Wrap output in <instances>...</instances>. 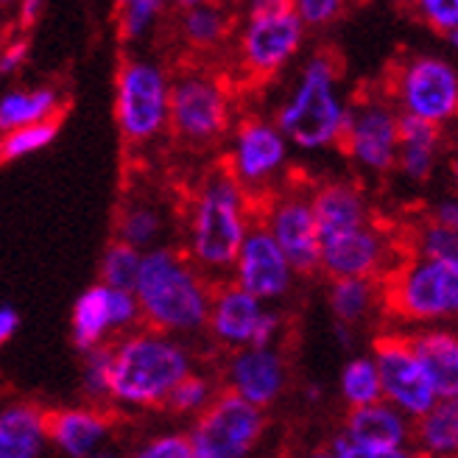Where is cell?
Listing matches in <instances>:
<instances>
[{
    "mask_svg": "<svg viewBox=\"0 0 458 458\" xmlns=\"http://www.w3.org/2000/svg\"><path fill=\"white\" fill-rule=\"evenodd\" d=\"M447 39H450V42H453V48H455V51H458V26H455V29H453V31H450V34H447Z\"/></svg>",
    "mask_w": 458,
    "mask_h": 458,
    "instance_id": "cell-48",
    "label": "cell"
},
{
    "mask_svg": "<svg viewBox=\"0 0 458 458\" xmlns=\"http://www.w3.org/2000/svg\"><path fill=\"white\" fill-rule=\"evenodd\" d=\"M0 76H4V73H0Z\"/></svg>",
    "mask_w": 458,
    "mask_h": 458,
    "instance_id": "cell-52",
    "label": "cell"
},
{
    "mask_svg": "<svg viewBox=\"0 0 458 458\" xmlns=\"http://www.w3.org/2000/svg\"><path fill=\"white\" fill-rule=\"evenodd\" d=\"M56 131H59V123L54 118H48V121H37V123H29V126H20V129L0 134V143H4V159H20V157H29L45 146H51Z\"/></svg>",
    "mask_w": 458,
    "mask_h": 458,
    "instance_id": "cell-34",
    "label": "cell"
},
{
    "mask_svg": "<svg viewBox=\"0 0 458 458\" xmlns=\"http://www.w3.org/2000/svg\"><path fill=\"white\" fill-rule=\"evenodd\" d=\"M372 358L380 372L383 400L400 408L408 420H420L439 400L422 369V363L411 347L408 333H386L375 338Z\"/></svg>",
    "mask_w": 458,
    "mask_h": 458,
    "instance_id": "cell-13",
    "label": "cell"
},
{
    "mask_svg": "<svg viewBox=\"0 0 458 458\" xmlns=\"http://www.w3.org/2000/svg\"><path fill=\"white\" fill-rule=\"evenodd\" d=\"M335 338H338V344L341 347H352V325H347V322H338L335 318Z\"/></svg>",
    "mask_w": 458,
    "mask_h": 458,
    "instance_id": "cell-45",
    "label": "cell"
},
{
    "mask_svg": "<svg viewBox=\"0 0 458 458\" xmlns=\"http://www.w3.org/2000/svg\"><path fill=\"white\" fill-rule=\"evenodd\" d=\"M26 56H29V45L26 42H12L9 48L0 54V73H12V71H17V67L26 62Z\"/></svg>",
    "mask_w": 458,
    "mask_h": 458,
    "instance_id": "cell-41",
    "label": "cell"
},
{
    "mask_svg": "<svg viewBox=\"0 0 458 458\" xmlns=\"http://www.w3.org/2000/svg\"><path fill=\"white\" fill-rule=\"evenodd\" d=\"M0 163H4V143H0Z\"/></svg>",
    "mask_w": 458,
    "mask_h": 458,
    "instance_id": "cell-49",
    "label": "cell"
},
{
    "mask_svg": "<svg viewBox=\"0 0 458 458\" xmlns=\"http://www.w3.org/2000/svg\"><path fill=\"white\" fill-rule=\"evenodd\" d=\"M56 112H59L56 89H48V87L14 89V93H6L0 98V134L37 123V121H48Z\"/></svg>",
    "mask_w": 458,
    "mask_h": 458,
    "instance_id": "cell-27",
    "label": "cell"
},
{
    "mask_svg": "<svg viewBox=\"0 0 458 458\" xmlns=\"http://www.w3.org/2000/svg\"><path fill=\"white\" fill-rule=\"evenodd\" d=\"M293 277H296V271L291 260L285 258V251L274 241L268 226L260 218H255L241 243L238 260L233 266V283H238L249 293H255L263 302H274V300H283L291 291Z\"/></svg>",
    "mask_w": 458,
    "mask_h": 458,
    "instance_id": "cell-15",
    "label": "cell"
},
{
    "mask_svg": "<svg viewBox=\"0 0 458 458\" xmlns=\"http://www.w3.org/2000/svg\"><path fill=\"white\" fill-rule=\"evenodd\" d=\"M288 383L285 358L274 347H241L233 350L226 366V388L243 400L268 408L280 400Z\"/></svg>",
    "mask_w": 458,
    "mask_h": 458,
    "instance_id": "cell-18",
    "label": "cell"
},
{
    "mask_svg": "<svg viewBox=\"0 0 458 458\" xmlns=\"http://www.w3.org/2000/svg\"><path fill=\"white\" fill-rule=\"evenodd\" d=\"M140 263H143V249H137L126 241H114L101 263V283L112 285V288H129L134 291L137 274H140Z\"/></svg>",
    "mask_w": 458,
    "mask_h": 458,
    "instance_id": "cell-32",
    "label": "cell"
},
{
    "mask_svg": "<svg viewBox=\"0 0 458 458\" xmlns=\"http://www.w3.org/2000/svg\"><path fill=\"white\" fill-rule=\"evenodd\" d=\"M414 430L408 417L392 403L377 400L369 405L350 408L347 422L330 442V455L335 458H403Z\"/></svg>",
    "mask_w": 458,
    "mask_h": 458,
    "instance_id": "cell-12",
    "label": "cell"
},
{
    "mask_svg": "<svg viewBox=\"0 0 458 458\" xmlns=\"http://www.w3.org/2000/svg\"><path fill=\"white\" fill-rule=\"evenodd\" d=\"M163 4L159 0H131L121 6V31L126 39H140L151 26L154 17L159 14Z\"/></svg>",
    "mask_w": 458,
    "mask_h": 458,
    "instance_id": "cell-38",
    "label": "cell"
},
{
    "mask_svg": "<svg viewBox=\"0 0 458 458\" xmlns=\"http://www.w3.org/2000/svg\"><path fill=\"white\" fill-rule=\"evenodd\" d=\"M338 148L369 174L397 168L400 109L383 98H360L347 106Z\"/></svg>",
    "mask_w": 458,
    "mask_h": 458,
    "instance_id": "cell-10",
    "label": "cell"
},
{
    "mask_svg": "<svg viewBox=\"0 0 458 458\" xmlns=\"http://www.w3.org/2000/svg\"><path fill=\"white\" fill-rule=\"evenodd\" d=\"M433 216L453 224L458 229V199H447V201H439L437 208H433Z\"/></svg>",
    "mask_w": 458,
    "mask_h": 458,
    "instance_id": "cell-43",
    "label": "cell"
},
{
    "mask_svg": "<svg viewBox=\"0 0 458 458\" xmlns=\"http://www.w3.org/2000/svg\"><path fill=\"white\" fill-rule=\"evenodd\" d=\"M188 372H193L191 355L171 333L151 327L126 335L112 347L109 400L129 408H159Z\"/></svg>",
    "mask_w": 458,
    "mask_h": 458,
    "instance_id": "cell-3",
    "label": "cell"
},
{
    "mask_svg": "<svg viewBox=\"0 0 458 458\" xmlns=\"http://www.w3.org/2000/svg\"><path fill=\"white\" fill-rule=\"evenodd\" d=\"M48 442V414L20 403L0 411V458H37Z\"/></svg>",
    "mask_w": 458,
    "mask_h": 458,
    "instance_id": "cell-24",
    "label": "cell"
},
{
    "mask_svg": "<svg viewBox=\"0 0 458 458\" xmlns=\"http://www.w3.org/2000/svg\"><path fill=\"white\" fill-rule=\"evenodd\" d=\"M305 39V22L293 0H249L243 31L238 37V59L251 79H271L296 56Z\"/></svg>",
    "mask_w": 458,
    "mask_h": 458,
    "instance_id": "cell-6",
    "label": "cell"
},
{
    "mask_svg": "<svg viewBox=\"0 0 458 458\" xmlns=\"http://www.w3.org/2000/svg\"><path fill=\"white\" fill-rule=\"evenodd\" d=\"M112 330L109 318V285L98 283L93 288H87L79 302L73 305V318H71V333L73 344L79 350H93L98 344H104L106 333Z\"/></svg>",
    "mask_w": 458,
    "mask_h": 458,
    "instance_id": "cell-26",
    "label": "cell"
},
{
    "mask_svg": "<svg viewBox=\"0 0 458 458\" xmlns=\"http://www.w3.org/2000/svg\"><path fill=\"white\" fill-rule=\"evenodd\" d=\"M159 233H163V216H159V210H154L151 204L137 201L123 210L121 226H118L121 241H126L137 249H151L157 243Z\"/></svg>",
    "mask_w": 458,
    "mask_h": 458,
    "instance_id": "cell-33",
    "label": "cell"
},
{
    "mask_svg": "<svg viewBox=\"0 0 458 458\" xmlns=\"http://www.w3.org/2000/svg\"><path fill=\"white\" fill-rule=\"evenodd\" d=\"M39 9H42V0H22V6H20V22H22V26H31V22L39 17Z\"/></svg>",
    "mask_w": 458,
    "mask_h": 458,
    "instance_id": "cell-44",
    "label": "cell"
},
{
    "mask_svg": "<svg viewBox=\"0 0 458 458\" xmlns=\"http://www.w3.org/2000/svg\"><path fill=\"white\" fill-rule=\"evenodd\" d=\"M134 296L140 302L143 318L154 330L174 335L208 327L213 285L204 280V271L185 251L165 246L143 251Z\"/></svg>",
    "mask_w": 458,
    "mask_h": 458,
    "instance_id": "cell-1",
    "label": "cell"
},
{
    "mask_svg": "<svg viewBox=\"0 0 458 458\" xmlns=\"http://www.w3.org/2000/svg\"><path fill=\"white\" fill-rule=\"evenodd\" d=\"M310 204H313L322 241L369 224L366 199H363L360 188L352 185V182H344V179L322 182V185L310 191Z\"/></svg>",
    "mask_w": 458,
    "mask_h": 458,
    "instance_id": "cell-20",
    "label": "cell"
},
{
    "mask_svg": "<svg viewBox=\"0 0 458 458\" xmlns=\"http://www.w3.org/2000/svg\"><path fill=\"white\" fill-rule=\"evenodd\" d=\"M450 174H453V182H455V188H458V154L450 159Z\"/></svg>",
    "mask_w": 458,
    "mask_h": 458,
    "instance_id": "cell-46",
    "label": "cell"
},
{
    "mask_svg": "<svg viewBox=\"0 0 458 458\" xmlns=\"http://www.w3.org/2000/svg\"><path fill=\"white\" fill-rule=\"evenodd\" d=\"M338 64L333 56L316 54L302 71L293 96L277 112V126L288 143L305 151L338 146L347 106L338 98Z\"/></svg>",
    "mask_w": 458,
    "mask_h": 458,
    "instance_id": "cell-5",
    "label": "cell"
},
{
    "mask_svg": "<svg viewBox=\"0 0 458 458\" xmlns=\"http://www.w3.org/2000/svg\"><path fill=\"white\" fill-rule=\"evenodd\" d=\"M255 210L249 193L233 171L224 168L201 185L188 226V258L204 271H229L238 260L241 243L249 233Z\"/></svg>",
    "mask_w": 458,
    "mask_h": 458,
    "instance_id": "cell-2",
    "label": "cell"
},
{
    "mask_svg": "<svg viewBox=\"0 0 458 458\" xmlns=\"http://www.w3.org/2000/svg\"><path fill=\"white\" fill-rule=\"evenodd\" d=\"M118 4L123 6V4H131V0H118ZM159 4H163V0H159Z\"/></svg>",
    "mask_w": 458,
    "mask_h": 458,
    "instance_id": "cell-50",
    "label": "cell"
},
{
    "mask_svg": "<svg viewBox=\"0 0 458 458\" xmlns=\"http://www.w3.org/2000/svg\"><path fill=\"white\" fill-rule=\"evenodd\" d=\"M0 4H9V0H0Z\"/></svg>",
    "mask_w": 458,
    "mask_h": 458,
    "instance_id": "cell-51",
    "label": "cell"
},
{
    "mask_svg": "<svg viewBox=\"0 0 458 458\" xmlns=\"http://www.w3.org/2000/svg\"><path fill=\"white\" fill-rule=\"evenodd\" d=\"M260 221L280 243L300 277L322 271V235H318L310 193H283L266 204Z\"/></svg>",
    "mask_w": 458,
    "mask_h": 458,
    "instance_id": "cell-14",
    "label": "cell"
},
{
    "mask_svg": "<svg viewBox=\"0 0 458 458\" xmlns=\"http://www.w3.org/2000/svg\"><path fill=\"white\" fill-rule=\"evenodd\" d=\"M400 112L445 126L458 118V71L439 56H414L392 71V93Z\"/></svg>",
    "mask_w": 458,
    "mask_h": 458,
    "instance_id": "cell-9",
    "label": "cell"
},
{
    "mask_svg": "<svg viewBox=\"0 0 458 458\" xmlns=\"http://www.w3.org/2000/svg\"><path fill=\"white\" fill-rule=\"evenodd\" d=\"M81 388L89 400H109L112 388V347H98L87 350L84 369H81Z\"/></svg>",
    "mask_w": 458,
    "mask_h": 458,
    "instance_id": "cell-36",
    "label": "cell"
},
{
    "mask_svg": "<svg viewBox=\"0 0 458 458\" xmlns=\"http://www.w3.org/2000/svg\"><path fill=\"white\" fill-rule=\"evenodd\" d=\"M341 397L347 400L350 408L358 405H369L383 400V386H380V372H377V363L369 355H360L352 358L347 366L341 369Z\"/></svg>",
    "mask_w": 458,
    "mask_h": 458,
    "instance_id": "cell-31",
    "label": "cell"
},
{
    "mask_svg": "<svg viewBox=\"0 0 458 458\" xmlns=\"http://www.w3.org/2000/svg\"><path fill=\"white\" fill-rule=\"evenodd\" d=\"M118 126L129 143H151L168 126L171 112V81L154 62H126L118 76Z\"/></svg>",
    "mask_w": 458,
    "mask_h": 458,
    "instance_id": "cell-7",
    "label": "cell"
},
{
    "mask_svg": "<svg viewBox=\"0 0 458 458\" xmlns=\"http://www.w3.org/2000/svg\"><path fill=\"white\" fill-rule=\"evenodd\" d=\"M17 327H20L17 310L9 308V305H0V344H6L17 333Z\"/></svg>",
    "mask_w": 458,
    "mask_h": 458,
    "instance_id": "cell-42",
    "label": "cell"
},
{
    "mask_svg": "<svg viewBox=\"0 0 458 458\" xmlns=\"http://www.w3.org/2000/svg\"><path fill=\"white\" fill-rule=\"evenodd\" d=\"M422 369L439 397L458 394V333L447 327H425L408 333Z\"/></svg>",
    "mask_w": 458,
    "mask_h": 458,
    "instance_id": "cell-22",
    "label": "cell"
},
{
    "mask_svg": "<svg viewBox=\"0 0 458 458\" xmlns=\"http://www.w3.org/2000/svg\"><path fill=\"white\" fill-rule=\"evenodd\" d=\"M403 249L422 258L458 263V229L430 213L425 221L408 229V235L403 238Z\"/></svg>",
    "mask_w": 458,
    "mask_h": 458,
    "instance_id": "cell-30",
    "label": "cell"
},
{
    "mask_svg": "<svg viewBox=\"0 0 458 458\" xmlns=\"http://www.w3.org/2000/svg\"><path fill=\"white\" fill-rule=\"evenodd\" d=\"M143 458H193V442L191 437H182V433H168V437H157L140 447Z\"/></svg>",
    "mask_w": 458,
    "mask_h": 458,
    "instance_id": "cell-39",
    "label": "cell"
},
{
    "mask_svg": "<svg viewBox=\"0 0 458 458\" xmlns=\"http://www.w3.org/2000/svg\"><path fill=\"white\" fill-rule=\"evenodd\" d=\"M442 140V126L425 121L420 114L400 112V148L397 168L411 182H428L437 168V154Z\"/></svg>",
    "mask_w": 458,
    "mask_h": 458,
    "instance_id": "cell-23",
    "label": "cell"
},
{
    "mask_svg": "<svg viewBox=\"0 0 458 458\" xmlns=\"http://www.w3.org/2000/svg\"><path fill=\"white\" fill-rule=\"evenodd\" d=\"M171 131L191 146H208L229 126V96L208 73H182L171 81Z\"/></svg>",
    "mask_w": 458,
    "mask_h": 458,
    "instance_id": "cell-11",
    "label": "cell"
},
{
    "mask_svg": "<svg viewBox=\"0 0 458 458\" xmlns=\"http://www.w3.org/2000/svg\"><path fill=\"white\" fill-rule=\"evenodd\" d=\"M293 6L305 26L322 29L344 12V0H293Z\"/></svg>",
    "mask_w": 458,
    "mask_h": 458,
    "instance_id": "cell-40",
    "label": "cell"
},
{
    "mask_svg": "<svg viewBox=\"0 0 458 458\" xmlns=\"http://www.w3.org/2000/svg\"><path fill=\"white\" fill-rule=\"evenodd\" d=\"M179 29L191 48L210 51V48H218L229 37V31H233V17H229V12L221 4H216V0H204V4L185 9Z\"/></svg>",
    "mask_w": 458,
    "mask_h": 458,
    "instance_id": "cell-29",
    "label": "cell"
},
{
    "mask_svg": "<svg viewBox=\"0 0 458 458\" xmlns=\"http://www.w3.org/2000/svg\"><path fill=\"white\" fill-rule=\"evenodd\" d=\"M380 308L411 325L458 318V263L405 255L380 277Z\"/></svg>",
    "mask_w": 458,
    "mask_h": 458,
    "instance_id": "cell-4",
    "label": "cell"
},
{
    "mask_svg": "<svg viewBox=\"0 0 458 458\" xmlns=\"http://www.w3.org/2000/svg\"><path fill=\"white\" fill-rule=\"evenodd\" d=\"M196 4H204V0H176V6L188 9V6H196Z\"/></svg>",
    "mask_w": 458,
    "mask_h": 458,
    "instance_id": "cell-47",
    "label": "cell"
},
{
    "mask_svg": "<svg viewBox=\"0 0 458 458\" xmlns=\"http://www.w3.org/2000/svg\"><path fill=\"white\" fill-rule=\"evenodd\" d=\"M263 313L266 302L258 300L255 293H249L238 283H221L213 288L208 327L213 338L229 350L251 347L263 322Z\"/></svg>",
    "mask_w": 458,
    "mask_h": 458,
    "instance_id": "cell-19",
    "label": "cell"
},
{
    "mask_svg": "<svg viewBox=\"0 0 458 458\" xmlns=\"http://www.w3.org/2000/svg\"><path fill=\"white\" fill-rule=\"evenodd\" d=\"M400 260V258H397ZM397 260H392V238L372 221L322 241V271L335 277L380 280Z\"/></svg>",
    "mask_w": 458,
    "mask_h": 458,
    "instance_id": "cell-16",
    "label": "cell"
},
{
    "mask_svg": "<svg viewBox=\"0 0 458 458\" xmlns=\"http://www.w3.org/2000/svg\"><path fill=\"white\" fill-rule=\"evenodd\" d=\"M380 305V280L372 277H335L330 285V310L338 322L360 325L366 313Z\"/></svg>",
    "mask_w": 458,
    "mask_h": 458,
    "instance_id": "cell-28",
    "label": "cell"
},
{
    "mask_svg": "<svg viewBox=\"0 0 458 458\" xmlns=\"http://www.w3.org/2000/svg\"><path fill=\"white\" fill-rule=\"evenodd\" d=\"M109 430L112 422L98 408H62L48 414V439L71 458L96 455Z\"/></svg>",
    "mask_w": 458,
    "mask_h": 458,
    "instance_id": "cell-21",
    "label": "cell"
},
{
    "mask_svg": "<svg viewBox=\"0 0 458 458\" xmlns=\"http://www.w3.org/2000/svg\"><path fill=\"white\" fill-rule=\"evenodd\" d=\"M263 430V408L226 388L201 411L191 430L193 458H243L260 442Z\"/></svg>",
    "mask_w": 458,
    "mask_h": 458,
    "instance_id": "cell-8",
    "label": "cell"
},
{
    "mask_svg": "<svg viewBox=\"0 0 458 458\" xmlns=\"http://www.w3.org/2000/svg\"><path fill=\"white\" fill-rule=\"evenodd\" d=\"M213 397H216L213 380L204 375H196V372H188L171 392L165 405L174 411V414H201V411L213 403Z\"/></svg>",
    "mask_w": 458,
    "mask_h": 458,
    "instance_id": "cell-35",
    "label": "cell"
},
{
    "mask_svg": "<svg viewBox=\"0 0 458 458\" xmlns=\"http://www.w3.org/2000/svg\"><path fill=\"white\" fill-rule=\"evenodd\" d=\"M414 442L428 455H458V394L439 397L417 420Z\"/></svg>",
    "mask_w": 458,
    "mask_h": 458,
    "instance_id": "cell-25",
    "label": "cell"
},
{
    "mask_svg": "<svg viewBox=\"0 0 458 458\" xmlns=\"http://www.w3.org/2000/svg\"><path fill=\"white\" fill-rule=\"evenodd\" d=\"M288 159V137L277 123L266 121H243L235 131L233 154H229V171L249 188H260L277 174Z\"/></svg>",
    "mask_w": 458,
    "mask_h": 458,
    "instance_id": "cell-17",
    "label": "cell"
},
{
    "mask_svg": "<svg viewBox=\"0 0 458 458\" xmlns=\"http://www.w3.org/2000/svg\"><path fill=\"white\" fill-rule=\"evenodd\" d=\"M411 9L428 29L445 37L458 26V0H411Z\"/></svg>",
    "mask_w": 458,
    "mask_h": 458,
    "instance_id": "cell-37",
    "label": "cell"
}]
</instances>
